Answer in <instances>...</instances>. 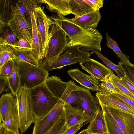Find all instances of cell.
Instances as JSON below:
<instances>
[{"instance_id": "1", "label": "cell", "mask_w": 134, "mask_h": 134, "mask_svg": "<svg viewBox=\"0 0 134 134\" xmlns=\"http://www.w3.org/2000/svg\"><path fill=\"white\" fill-rule=\"evenodd\" d=\"M56 15L52 19L68 37L69 40L66 47L78 46L83 51L96 50L101 51L100 43L103 36L98 30L80 26L70 19L59 14Z\"/></svg>"}, {"instance_id": "2", "label": "cell", "mask_w": 134, "mask_h": 134, "mask_svg": "<svg viewBox=\"0 0 134 134\" xmlns=\"http://www.w3.org/2000/svg\"><path fill=\"white\" fill-rule=\"evenodd\" d=\"M29 92L30 109L35 121L48 113L59 100L51 93L45 82L29 90Z\"/></svg>"}, {"instance_id": "3", "label": "cell", "mask_w": 134, "mask_h": 134, "mask_svg": "<svg viewBox=\"0 0 134 134\" xmlns=\"http://www.w3.org/2000/svg\"><path fill=\"white\" fill-rule=\"evenodd\" d=\"M14 60L18 68L19 88L29 90L45 82L49 74L42 66H36L18 59Z\"/></svg>"}, {"instance_id": "4", "label": "cell", "mask_w": 134, "mask_h": 134, "mask_svg": "<svg viewBox=\"0 0 134 134\" xmlns=\"http://www.w3.org/2000/svg\"><path fill=\"white\" fill-rule=\"evenodd\" d=\"M80 48V46H78L66 47L60 55L40 66L48 72L83 62L90 58L93 54V52L83 51Z\"/></svg>"}, {"instance_id": "5", "label": "cell", "mask_w": 134, "mask_h": 134, "mask_svg": "<svg viewBox=\"0 0 134 134\" xmlns=\"http://www.w3.org/2000/svg\"><path fill=\"white\" fill-rule=\"evenodd\" d=\"M0 120L7 129L20 133L17 100L12 93L3 94L0 98Z\"/></svg>"}, {"instance_id": "6", "label": "cell", "mask_w": 134, "mask_h": 134, "mask_svg": "<svg viewBox=\"0 0 134 134\" xmlns=\"http://www.w3.org/2000/svg\"><path fill=\"white\" fill-rule=\"evenodd\" d=\"M18 110L19 129L21 134L24 133L31 124L35 122L30 107L29 90L20 87L16 94Z\"/></svg>"}, {"instance_id": "7", "label": "cell", "mask_w": 134, "mask_h": 134, "mask_svg": "<svg viewBox=\"0 0 134 134\" xmlns=\"http://www.w3.org/2000/svg\"><path fill=\"white\" fill-rule=\"evenodd\" d=\"M50 27V37L46 55L40 65L61 54L69 41L66 33L56 23Z\"/></svg>"}, {"instance_id": "8", "label": "cell", "mask_w": 134, "mask_h": 134, "mask_svg": "<svg viewBox=\"0 0 134 134\" xmlns=\"http://www.w3.org/2000/svg\"><path fill=\"white\" fill-rule=\"evenodd\" d=\"M45 83L53 95L65 103L71 93L76 91L78 86L73 81L65 82L56 76L48 77Z\"/></svg>"}, {"instance_id": "9", "label": "cell", "mask_w": 134, "mask_h": 134, "mask_svg": "<svg viewBox=\"0 0 134 134\" xmlns=\"http://www.w3.org/2000/svg\"><path fill=\"white\" fill-rule=\"evenodd\" d=\"M65 103L59 99L52 109L45 116L36 120L32 134H45L59 119L63 111Z\"/></svg>"}, {"instance_id": "10", "label": "cell", "mask_w": 134, "mask_h": 134, "mask_svg": "<svg viewBox=\"0 0 134 134\" xmlns=\"http://www.w3.org/2000/svg\"><path fill=\"white\" fill-rule=\"evenodd\" d=\"M34 14L45 57L50 37V27L54 22L46 15L43 7H40L36 8Z\"/></svg>"}, {"instance_id": "11", "label": "cell", "mask_w": 134, "mask_h": 134, "mask_svg": "<svg viewBox=\"0 0 134 134\" xmlns=\"http://www.w3.org/2000/svg\"><path fill=\"white\" fill-rule=\"evenodd\" d=\"M13 32L19 40H26L31 46L32 42V26L20 14L14 15L12 19L8 22Z\"/></svg>"}, {"instance_id": "12", "label": "cell", "mask_w": 134, "mask_h": 134, "mask_svg": "<svg viewBox=\"0 0 134 134\" xmlns=\"http://www.w3.org/2000/svg\"><path fill=\"white\" fill-rule=\"evenodd\" d=\"M76 91L81 100L80 109L83 110L92 119L101 109L97 98L92 94L88 89L78 86Z\"/></svg>"}, {"instance_id": "13", "label": "cell", "mask_w": 134, "mask_h": 134, "mask_svg": "<svg viewBox=\"0 0 134 134\" xmlns=\"http://www.w3.org/2000/svg\"><path fill=\"white\" fill-rule=\"evenodd\" d=\"M81 68L99 81H106L114 73L112 70L94 59H88L79 63Z\"/></svg>"}, {"instance_id": "14", "label": "cell", "mask_w": 134, "mask_h": 134, "mask_svg": "<svg viewBox=\"0 0 134 134\" xmlns=\"http://www.w3.org/2000/svg\"><path fill=\"white\" fill-rule=\"evenodd\" d=\"M96 96L100 104L134 115V108L121 100L113 93L104 95L97 92Z\"/></svg>"}, {"instance_id": "15", "label": "cell", "mask_w": 134, "mask_h": 134, "mask_svg": "<svg viewBox=\"0 0 134 134\" xmlns=\"http://www.w3.org/2000/svg\"><path fill=\"white\" fill-rule=\"evenodd\" d=\"M42 3L41 0H18L15 6H12L13 15L22 14L32 25L31 16L34 13L35 9L40 7Z\"/></svg>"}, {"instance_id": "16", "label": "cell", "mask_w": 134, "mask_h": 134, "mask_svg": "<svg viewBox=\"0 0 134 134\" xmlns=\"http://www.w3.org/2000/svg\"><path fill=\"white\" fill-rule=\"evenodd\" d=\"M63 112L67 129L76 124L92 120L91 117L82 109L74 107L65 103Z\"/></svg>"}, {"instance_id": "17", "label": "cell", "mask_w": 134, "mask_h": 134, "mask_svg": "<svg viewBox=\"0 0 134 134\" xmlns=\"http://www.w3.org/2000/svg\"><path fill=\"white\" fill-rule=\"evenodd\" d=\"M107 107L124 134H134V115Z\"/></svg>"}, {"instance_id": "18", "label": "cell", "mask_w": 134, "mask_h": 134, "mask_svg": "<svg viewBox=\"0 0 134 134\" xmlns=\"http://www.w3.org/2000/svg\"><path fill=\"white\" fill-rule=\"evenodd\" d=\"M67 73L81 85L93 91H99L100 83L92 76L83 73L77 68L69 70Z\"/></svg>"}, {"instance_id": "19", "label": "cell", "mask_w": 134, "mask_h": 134, "mask_svg": "<svg viewBox=\"0 0 134 134\" xmlns=\"http://www.w3.org/2000/svg\"><path fill=\"white\" fill-rule=\"evenodd\" d=\"M32 34L31 51L34 56L40 61L45 57L36 19L34 13L31 16Z\"/></svg>"}, {"instance_id": "20", "label": "cell", "mask_w": 134, "mask_h": 134, "mask_svg": "<svg viewBox=\"0 0 134 134\" xmlns=\"http://www.w3.org/2000/svg\"><path fill=\"white\" fill-rule=\"evenodd\" d=\"M101 17L99 10H93L80 16L70 19L73 22L80 26L96 29Z\"/></svg>"}, {"instance_id": "21", "label": "cell", "mask_w": 134, "mask_h": 134, "mask_svg": "<svg viewBox=\"0 0 134 134\" xmlns=\"http://www.w3.org/2000/svg\"><path fill=\"white\" fill-rule=\"evenodd\" d=\"M51 12L60 14L64 16L72 14L69 0H41Z\"/></svg>"}, {"instance_id": "22", "label": "cell", "mask_w": 134, "mask_h": 134, "mask_svg": "<svg viewBox=\"0 0 134 134\" xmlns=\"http://www.w3.org/2000/svg\"><path fill=\"white\" fill-rule=\"evenodd\" d=\"M87 128L89 134H107L106 124L101 108L92 119Z\"/></svg>"}, {"instance_id": "23", "label": "cell", "mask_w": 134, "mask_h": 134, "mask_svg": "<svg viewBox=\"0 0 134 134\" xmlns=\"http://www.w3.org/2000/svg\"><path fill=\"white\" fill-rule=\"evenodd\" d=\"M19 40L13 32L8 22L0 21V45L17 46Z\"/></svg>"}, {"instance_id": "24", "label": "cell", "mask_w": 134, "mask_h": 134, "mask_svg": "<svg viewBox=\"0 0 134 134\" xmlns=\"http://www.w3.org/2000/svg\"><path fill=\"white\" fill-rule=\"evenodd\" d=\"M100 105L103 113L106 124L107 134H124L110 112L107 107L102 104Z\"/></svg>"}, {"instance_id": "25", "label": "cell", "mask_w": 134, "mask_h": 134, "mask_svg": "<svg viewBox=\"0 0 134 134\" xmlns=\"http://www.w3.org/2000/svg\"><path fill=\"white\" fill-rule=\"evenodd\" d=\"M11 47L14 54L18 59L36 66H40V60L34 56L31 49L20 48L17 46Z\"/></svg>"}, {"instance_id": "26", "label": "cell", "mask_w": 134, "mask_h": 134, "mask_svg": "<svg viewBox=\"0 0 134 134\" xmlns=\"http://www.w3.org/2000/svg\"><path fill=\"white\" fill-rule=\"evenodd\" d=\"M69 2L72 14L75 18L80 16L93 10L84 0H69Z\"/></svg>"}, {"instance_id": "27", "label": "cell", "mask_w": 134, "mask_h": 134, "mask_svg": "<svg viewBox=\"0 0 134 134\" xmlns=\"http://www.w3.org/2000/svg\"><path fill=\"white\" fill-rule=\"evenodd\" d=\"M12 0H0V21L8 22L13 18Z\"/></svg>"}, {"instance_id": "28", "label": "cell", "mask_w": 134, "mask_h": 134, "mask_svg": "<svg viewBox=\"0 0 134 134\" xmlns=\"http://www.w3.org/2000/svg\"><path fill=\"white\" fill-rule=\"evenodd\" d=\"M8 82L12 94L16 97V93L19 88L20 81L18 67L15 61L12 73L8 78Z\"/></svg>"}, {"instance_id": "29", "label": "cell", "mask_w": 134, "mask_h": 134, "mask_svg": "<svg viewBox=\"0 0 134 134\" xmlns=\"http://www.w3.org/2000/svg\"><path fill=\"white\" fill-rule=\"evenodd\" d=\"M105 37L107 40V46L108 48L112 49L116 53L117 57L120 59V62L131 64L129 60V57L127 56L122 52L119 47L117 42L111 38L107 32L106 33Z\"/></svg>"}, {"instance_id": "30", "label": "cell", "mask_w": 134, "mask_h": 134, "mask_svg": "<svg viewBox=\"0 0 134 134\" xmlns=\"http://www.w3.org/2000/svg\"><path fill=\"white\" fill-rule=\"evenodd\" d=\"M92 52L101 59L103 62L108 66L114 70L117 74L118 77L121 79L125 76L124 71L121 67L119 65L114 64L106 57L103 56L100 51L96 50L92 51Z\"/></svg>"}, {"instance_id": "31", "label": "cell", "mask_w": 134, "mask_h": 134, "mask_svg": "<svg viewBox=\"0 0 134 134\" xmlns=\"http://www.w3.org/2000/svg\"><path fill=\"white\" fill-rule=\"evenodd\" d=\"M109 79L113 85L121 91L122 95L134 102V95L123 84L118 76L113 74L109 77Z\"/></svg>"}, {"instance_id": "32", "label": "cell", "mask_w": 134, "mask_h": 134, "mask_svg": "<svg viewBox=\"0 0 134 134\" xmlns=\"http://www.w3.org/2000/svg\"><path fill=\"white\" fill-rule=\"evenodd\" d=\"M12 49L7 45H0V67L10 59H18Z\"/></svg>"}, {"instance_id": "33", "label": "cell", "mask_w": 134, "mask_h": 134, "mask_svg": "<svg viewBox=\"0 0 134 134\" xmlns=\"http://www.w3.org/2000/svg\"><path fill=\"white\" fill-rule=\"evenodd\" d=\"M98 91L97 92L98 93L104 95H108L115 92L122 94L121 91L113 85L109 79L106 81L100 83Z\"/></svg>"}, {"instance_id": "34", "label": "cell", "mask_w": 134, "mask_h": 134, "mask_svg": "<svg viewBox=\"0 0 134 134\" xmlns=\"http://www.w3.org/2000/svg\"><path fill=\"white\" fill-rule=\"evenodd\" d=\"M67 129L64 112L59 119L45 134H63Z\"/></svg>"}, {"instance_id": "35", "label": "cell", "mask_w": 134, "mask_h": 134, "mask_svg": "<svg viewBox=\"0 0 134 134\" xmlns=\"http://www.w3.org/2000/svg\"><path fill=\"white\" fill-rule=\"evenodd\" d=\"M118 64L123 70L126 76L134 85V65L120 62Z\"/></svg>"}, {"instance_id": "36", "label": "cell", "mask_w": 134, "mask_h": 134, "mask_svg": "<svg viewBox=\"0 0 134 134\" xmlns=\"http://www.w3.org/2000/svg\"><path fill=\"white\" fill-rule=\"evenodd\" d=\"M65 103L74 107L80 109L81 100L79 96L76 91H73L71 93Z\"/></svg>"}, {"instance_id": "37", "label": "cell", "mask_w": 134, "mask_h": 134, "mask_svg": "<svg viewBox=\"0 0 134 134\" xmlns=\"http://www.w3.org/2000/svg\"><path fill=\"white\" fill-rule=\"evenodd\" d=\"M14 60L10 59L0 67V76L8 78L11 75Z\"/></svg>"}, {"instance_id": "38", "label": "cell", "mask_w": 134, "mask_h": 134, "mask_svg": "<svg viewBox=\"0 0 134 134\" xmlns=\"http://www.w3.org/2000/svg\"><path fill=\"white\" fill-rule=\"evenodd\" d=\"M90 121H84L75 124L67 129L63 134H75L81 127Z\"/></svg>"}, {"instance_id": "39", "label": "cell", "mask_w": 134, "mask_h": 134, "mask_svg": "<svg viewBox=\"0 0 134 134\" xmlns=\"http://www.w3.org/2000/svg\"><path fill=\"white\" fill-rule=\"evenodd\" d=\"M8 78L0 76V93L3 91L9 92Z\"/></svg>"}, {"instance_id": "40", "label": "cell", "mask_w": 134, "mask_h": 134, "mask_svg": "<svg viewBox=\"0 0 134 134\" xmlns=\"http://www.w3.org/2000/svg\"><path fill=\"white\" fill-rule=\"evenodd\" d=\"M120 79L123 84L134 95V85L126 76Z\"/></svg>"}, {"instance_id": "41", "label": "cell", "mask_w": 134, "mask_h": 134, "mask_svg": "<svg viewBox=\"0 0 134 134\" xmlns=\"http://www.w3.org/2000/svg\"><path fill=\"white\" fill-rule=\"evenodd\" d=\"M113 93L123 102L134 108V102L119 93Z\"/></svg>"}, {"instance_id": "42", "label": "cell", "mask_w": 134, "mask_h": 134, "mask_svg": "<svg viewBox=\"0 0 134 134\" xmlns=\"http://www.w3.org/2000/svg\"><path fill=\"white\" fill-rule=\"evenodd\" d=\"M17 46L19 48L31 50V46L27 40L24 39L19 40Z\"/></svg>"}, {"instance_id": "43", "label": "cell", "mask_w": 134, "mask_h": 134, "mask_svg": "<svg viewBox=\"0 0 134 134\" xmlns=\"http://www.w3.org/2000/svg\"><path fill=\"white\" fill-rule=\"evenodd\" d=\"M94 5L95 10H99L100 8L103 7L104 0H89Z\"/></svg>"}, {"instance_id": "44", "label": "cell", "mask_w": 134, "mask_h": 134, "mask_svg": "<svg viewBox=\"0 0 134 134\" xmlns=\"http://www.w3.org/2000/svg\"><path fill=\"white\" fill-rule=\"evenodd\" d=\"M0 134H17L14 132L7 129L3 124L0 122Z\"/></svg>"}, {"instance_id": "45", "label": "cell", "mask_w": 134, "mask_h": 134, "mask_svg": "<svg viewBox=\"0 0 134 134\" xmlns=\"http://www.w3.org/2000/svg\"><path fill=\"white\" fill-rule=\"evenodd\" d=\"M84 1L88 4L92 8L93 10H95V7L92 3L90 2L89 0H84Z\"/></svg>"}, {"instance_id": "46", "label": "cell", "mask_w": 134, "mask_h": 134, "mask_svg": "<svg viewBox=\"0 0 134 134\" xmlns=\"http://www.w3.org/2000/svg\"><path fill=\"white\" fill-rule=\"evenodd\" d=\"M77 134H89L87 128L84 129L83 130Z\"/></svg>"}]
</instances>
